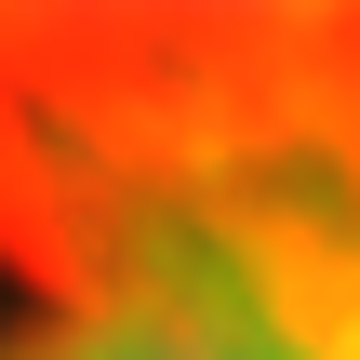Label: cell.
<instances>
[{
  "instance_id": "obj_1",
  "label": "cell",
  "mask_w": 360,
  "mask_h": 360,
  "mask_svg": "<svg viewBox=\"0 0 360 360\" xmlns=\"http://www.w3.org/2000/svg\"><path fill=\"white\" fill-rule=\"evenodd\" d=\"M0 360H360V0H0Z\"/></svg>"
}]
</instances>
